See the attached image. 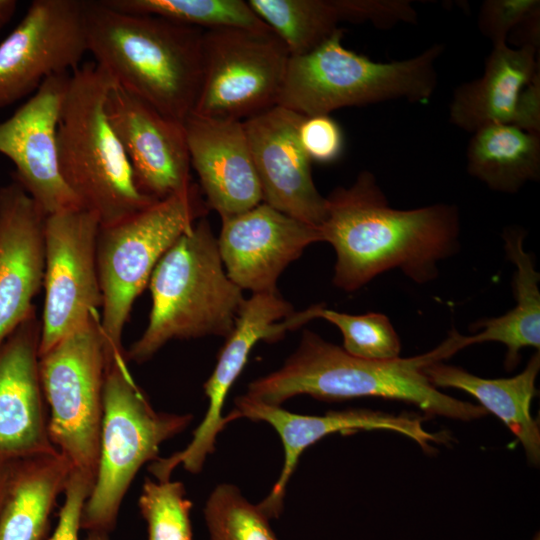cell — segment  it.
I'll list each match as a JSON object with an SVG mask.
<instances>
[{"instance_id": "obj_1", "label": "cell", "mask_w": 540, "mask_h": 540, "mask_svg": "<svg viewBox=\"0 0 540 540\" xmlns=\"http://www.w3.org/2000/svg\"><path fill=\"white\" fill-rule=\"evenodd\" d=\"M319 229L336 253L333 284L353 292L394 269L419 284L434 280L438 262L458 250L460 219L455 205L392 208L374 174L362 171L326 197Z\"/></svg>"}, {"instance_id": "obj_2", "label": "cell", "mask_w": 540, "mask_h": 540, "mask_svg": "<svg viewBox=\"0 0 540 540\" xmlns=\"http://www.w3.org/2000/svg\"><path fill=\"white\" fill-rule=\"evenodd\" d=\"M464 348L463 335L453 329L447 339L424 354L367 360L304 330L294 353L278 370L250 382L246 395L271 405L301 394L324 401L376 397L413 404L426 415L470 421L488 412L442 393L425 373L427 366Z\"/></svg>"}, {"instance_id": "obj_3", "label": "cell", "mask_w": 540, "mask_h": 540, "mask_svg": "<svg viewBox=\"0 0 540 540\" xmlns=\"http://www.w3.org/2000/svg\"><path fill=\"white\" fill-rule=\"evenodd\" d=\"M204 30L86 0L87 51L121 87L184 122L202 79Z\"/></svg>"}, {"instance_id": "obj_4", "label": "cell", "mask_w": 540, "mask_h": 540, "mask_svg": "<svg viewBox=\"0 0 540 540\" xmlns=\"http://www.w3.org/2000/svg\"><path fill=\"white\" fill-rule=\"evenodd\" d=\"M152 297L142 335L125 351L143 363L176 339L226 338L245 302L243 290L227 276L217 238L199 219L162 256L148 282Z\"/></svg>"}, {"instance_id": "obj_5", "label": "cell", "mask_w": 540, "mask_h": 540, "mask_svg": "<svg viewBox=\"0 0 540 540\" xmlns=\"http://www.w3.org/2000/svg\"><path fill=\"white\" fill-rule=\"evenodd\" d=\"M113 83L94 61L73 70L57 126L60 173L81 207L96 214L100 225L118 222L158 201L137 189L107 117Z\"/></svg>"}, {"instance_id": "obj_6", "label": "cell", "mask_w": 540, "mask_h": 540, "mask_svg": "<svg viewBox=\"0 0 540 540\" xmlns=\"http://www.w3.org/2000/svg\"><path fill=\"white\" fill-rule=\"evenodd\" d=\"M342 38L338 28L309 53L290 56L278 106L309 117L402 98L424 103L433 95L441 44L405 60L376 62L347 49Z\"/></svg>"}, {"instance_id": "obj_7", "label": "cell", "mask_w": 540, "mask_h": 540, "mask_svg": "<svg viewBox=\"0 0 540 540\" xmlns=\"http://www.w3.org/2000/svg\"><path fill=\"white\" fill-rule=\"evenodd\" d=\"M193 416L156 411L136 384L125 352L106 367L97 475L86 500L81 527L108 533L140 468L159 458L162 443L183 432Z\"/></svg>"}, {"instance_id": "obj_8", "label": "cell", "mask_w": 540, "mask_h": 540, "mask_svg": "<svg viewBox=\"0 0 540 540\" xmlns=\"http://www.w3.org/2000/svg\"><path fill=\"white\" fill-rule=\"evenodd\" d=\"M209 207L197 184L110 225H100L96 256L100 326L108 360L124 353L122 334L136 298L157 263Z\"/></svg>"}, {"instance_id": "obj_9", "label": "cell", "mask_w": 540, "mask_h": 540, "mask_svg": "<svg viewBox=\"0 0 540 540\" xmlns=\"http://www.w3.org/2000/svg\"><path fill=\"white\" fill-rule=\"evenodd\" d=\"M107 363L100 316L39 356L50 440L73 470L93 482L99 462Z\"/></svg>"}, {"instance_id": "obj_10", "label": "cell", "mask_w": 540, "mask_h": 540, "mask_svg": "<svg viewBox=\"0 0 540 540\" xmlns=\"http://www.w3.org/2000/svg\"><path fill=\"white\" fill-rule=\"evenodd\" d=\"M290 54L272 30H204L198 116L245 121L274 106Z\"/></svg>"}, {"instance_id": "obj_11", "label": "cell", "mask_w": 540, "mask_h": 540, "mask_svg": "<svg viewBox=\"0 0 540 540\" xmlns=\"http://www.w3.org/2000/svg\"><path fill=\"white\" fill-rule=\"evenodd\" d=\"M99 227L97 215L83 208L46 216L39 356L100 316Z\"/></svg>"}, {"instance_id": "obj_12", "label": "cell", "mask_w": 540, "mask_h": 540, "mask_svg": "<svg viewBox=\"0 0 540 540\" xmlns=\"http://www.w3.org/2000/svg\"><path fill=\"white\" fill-rule=\"evenodd\" d=\"M86 0H34L0 43V108L34 94L50 76L80 66Z\"/></svg>"}, {"instance_id": "obj_13", "label": "cell", "mask_w": 540, "mask_h": 540, "mask_svg": "<svg viewBox=\"0 0 540 540\" xmlns=\"http://www.w3.org/2000/svg\"><path fill=\"white\" fill-rule=\"evenodd\" d=\"M294 312L279 292L253 293L245 299L232 331L225 338L216 366L204 384L208 398L205 416L184 449L151 464L150 470L156 478L170 479L179 465L190 473L202 470L207 457L215 451L218 434L228 424L222 413L225 400L252 348L262 340L279 341L286 332L297 329Z\"/></svg>"}, {"instance_id": "obj_14", "label": "cell", "mask_w": 540, "mask_h": 540, "mask_svg": "<svg viewBox=\"0 0 540 540\" xmlns=\"http://www.w3.org/2000/svg\"><path fill=\"white\" fill-rule=\"evenodd\" d=\"M234 402V409L225 415L228 424L239 418L266 422L276 430L283 444L281 473L270 493L257 504L269 519H276L281 514L288 482L302 453L327 435L388 430L409 437L428 453L434 451L433 444H445L452 439L447 432H428L423 427V418L415 414L396 415L368 409H349L318 416L301 415L291 413L279 405L258 401L246 394L235 398Z\"/></svg>"}, {"instance_id": "obj_15", "label": "cell", "mask_w": 540, "mask_h": 540, "mask_svg": "<svg viewBox=\"0 0 540 540\" xmlns=\"http://www.w3.org/2000/svg\"><path fill=\"white\" fill-rule=\"evenodd\" d=\"M71 72L47 78L9 118L0 122V154L46 216L82 208L59 169L57 126Z\"/></svg>"}, {"instance_id": "obj_16", "label": "cell", "mask_w": 540, "mask_h": 540, "mask_svg": "<svg viewBox=\"0 0 540 540\" xmlns=\"http://www.w3.org/2000/svg\"><path fill=\"white\" fill-rule=\"evenodd\" d=\"M106 113L143 195L162 200L192 186L184 122L164 116L115 81Z\"/></svg>"}, {"instance_id": "obj_17", "label": "cell", "mask_w": 540, "mask_h": 540, "mask_svg": "<svg viewBox=\"0 0 540 540\" xmlns=\"http://www.w3.org/2000/svg\"><path fill=\"white\" fill-rule=\"evenodd\" d=\"M322 235L316 226L261 202L222 219L218 250L227 276L242 290L278 292L285 268Z\"/></svg>"}, {"instance_id": "obj_18", "label": "cell", "mask_w": 540, "mask_h": 540, "mask_svg": "<svg viewBox=\"0 0 540 540\" xmlns=\"http://www.w3.org/2000/svg\"><path fill=\"white\" fill-rule=\"evenodd\" d=\"M537 48L532 44L493 46L483 75L454 91L450 122L470 133L492 124H514L540 133Z\"/></svg>"}, {"instance_id": "obj_19", "label": "cell", "mask_w": 540, "mask_h": 540, "mask_svg": "<svg viewBox=\"0 0 540 540\" xmlns=\"http://www.w3.org/2000/svg\"><path fill=\"white\" fill-rule=\"evenodd\" d=\"M302 116L274 106L243 121L263 202L278 211L320 227L326 197L315 186L311 160L298 139Z\"/></svg>"}, {"instance_id": "obj_20", "label": "cell", "mask_w": 540, "mask_h": 540, "mask_svg": "<svg viewBox=\"0 0 540 540\" xmlns=\"http://www.w3.org/2000/svg\"><path fill=\"white\" fill-rule=\"evenodd\" d=\"M41 322L35 310L0 344V459L58 452L48 432L39 373Z\"/></svg>"}, {"instance_id": "obj_21", "label": "cell", "mask_w": 540, "mask_h": 540, "mask_svg": "<svg viewBox=\"0 0 540 540\" xmlns=\"http://www.w3.org/2000/svg\"><path fill=\"white\" fill-rule=\"evenodd\" d=\"M46 215L13 180L0 188V344L35 310Z\"/></svg>"}, {"instance_id": "obj_22", "label": "cell", "mask_w": 540, "mask_h": 540, "mask_svg": "<svg viewBox=\"0 0 540 540\" xmlns=\"http://www.w3.org/2000/svg\"><path fill=\"white\" fill-rule=\"evenodd\" d=\"M191 166L221 219L263 202L243 122L190 114L184 121Z\"/></svg>"}, {"instance_id": "obj_23", "label": "cell", "mask_w": 540, "mask_h": 540, "mask_svg": "<svg viewBox=\"0 0 540 540\" xmlns=\"http://www.w3.org/2000/svg\"><path fill=\"white\" fill-rule=\"evenodd\" d=\"M540 370V351L537 350L524 370L516 376L485 379L463 368L437 362L425 368L431 383L437 387L456 388L475 397L487 412L500 418L521 442L527 460L540 462V429L530 412L536 395L535 382Z\"/></svg>"}, {"instance_id": "obj_24", "label": "cell", "mask_w": 540, "mask_h": 540, "mask_svg": "<svg viewBox=\"0 0 540 540\" xmlns=\"http://www.w3.org/2000/svg\"><path fill=\"white\" fill-rule=\"evenodd\" d=\"M72 470L59 452L17 460L0 508V540H46Z\"/></svg>"}, {"instance_id": "obj_25", "label": "cell", "mask_w": 540, "mask_h": 540, "mask_svg": "<svg viewBox=\"0 0 540 540\" xmlns=\"http://www.w3.org/2000/svg\"><path fill=\"white\" fill-rule=\"evenodd\" d=\"M525 236L523 229L515 227L506 228L502 235L506 255L516 267L513 277L515 307L502 316L479 320L472 328H482L481 332L463 335L465 348L483 342L504 344L507 370L518 365L523 348L540 349V274L531 255L524 250Z\"/></svg>"}, {"instance_id": "obj_26", "label": "cell", "mask_w": 540, "mask_h": 540, "mask_svg": "<svg viewBox=\"0 0 540 540\" xmlns=\"http://www.w3.org/2000/svg\"><path fill=\"white\" fill-rule=\"evenodd\" d=\"M470 175L494 191L515 193L540 177V135L514 124H492L472 133Z\"/></svg>"}, {"instance_id": "obj_27", "label": "cell", "mask_w": 540, "mask_h": 540, "mask_svg": "<svg viewBox=\"0 0 540 540\" xmlns=\"http://www.w3.org/2000/svg\"><path fill=\"white\" fill-rule=\"evenodd\" d=\"M255 14L283 42L290 56L309 53L339 27L357 23L355 0H249Z\"/></svg>"}, {"instance_id": "obj_28", "label": "cell", "mask_w": 540, "mask_h": 540, "mask_svg": "<svg viewBox=\"0 0 540 540\" xmlns=\"http://www.w3.org/2000/svg\"><path fill=\"white\" fill-rule=\"evenodd\" d=\"M114 9L158 16L202 30L238 27L271 30L243 0H104Z\"/></svg>"}, {"instance_id": "obj_29", "label": "cell", "mask_w": 540, "mask_h": 540, "mask_svg": "<svg viewBox=\"0 0 540 540\" xmlns=\"http://www.w3.org/2000/svg\"><path fill=\"white\" fill-rule=\"evenodd\" d=\"M204 516L211 540H279L269 518L232 484L215 487Z\"/></svg>"}, {"instance_id": "obj_30", "label": "cell", "mask_w": 540, "mask_h": 540, "mask_svg": "<svg viewBox=\"0 0 540 540\" xmlns=\"http://www.w3.org/2000/svg\"><path fill=\"white\" fill-rule=\"evenodd\" d=\"M314 317L335 325L343 337V349L350 355L367 360L399 358L401 342L389 318L376 312L353 315L314 305Z\"/></svg>"}, {"instance_id": "obj_31", "label": "cell", "mask_w": 540, "mask_h": 540, "mask_svg": "<svg viewBox=\"0 0 540 540\" xmlns=\"http://www.w3.org/2000/svg\"><path fill=\"white\" fill-rule=\"evenodd\" d=\"M179 481L146 478L138 500L147 523L148 540H192V502Z\"/></svg>"}, {"instance_id": "obj_32", "label": "cell", "mask_w": 540, "mask_h": 540, "mask_svg": "<svg viewBox=\"0 0 540 540\" xmlns=\"http://www.w3.org/2000/svg\"><path fill=\"white\" fill-rule=\"evenodd\" d=\"M539 0H486L478 15L480 32L493 46L507 43L513 30L539 22Z\"/></svg>"}, {"instance_id": "obj_33", "label": "cell", "mask_w": 540, "mask_h": 540, "mask_svg": "<svg viewBox=\"0 0 540 540\" xmlns=\"http://www.w3.org/2000/svg\"><path fill=\"white\" fill-rule=\"evenodd\" d=\"M298 139L311 162H334L344 149L342 129L329 115L303 117L298 128Z\"/></svg>"}, {"instance_id": "obj_34", "label": "cell", "mask_w": 540, "mask_h": 540, "mask_svg": "<svg viewBox=\"0 0 540 540\" xmlns=\"http://www.w3.org/2000/svg\"><path fill=\"white\" fill-rule=\"evenodd\" d=\"M94 482L82 473L72 470L64 490V502L58 522L48 540H79L82 513Z\"/></svg>"}, {"instance_id": "obj_35", "label": "cell", "mask_w": 540, "mask_h": 540, "mask_svg": "<svg viewBox=\"0 0 540 540\" xmlns=\"http://www.w3.org/2000/svg\"><path fill=\"white\" fill-rule=\"evenodd\" d=\"M16 461L0 459V508Z\"/></svg>"}, {"instance_id": "obj_36", "label": "cell", "mask_w": 540, "mask_h": 540, "mask_svg": "<svg viewBox=\"0 0 540 540\" xmlns=\"http://www.w3.org/2000/svg\"><path fill=\"white\" fill-rule=\"evenodd\" d=\"M17 1L0 0V31L11 21L17 9Z\"/></svg>"}, {"instance_id": "obj_37", "label": "cell", "mask_w": 540, "mask_h": 540, "mask_svg": "<svg viewBox=\"0 0 540 540\" xmlns=\"http://www.w3.org/2000/svg\"><path fill=\"white\" fill-rule=\"evenodd\" d=\"M87 540H110V539L108 537V533L91 531V532H88Z\"/></svg>"}, {"instance_id": "obj_38", "label": "cell", "mask_w": 540, "mask_h": 540, "mask_svg": "<svg viewBox=\"0 0 540 540\" xmlns=\"http://www.w3.org/2000/svg\"><path fill=\"white\" fill-rule=\"evenodd\" d=\"M533 540H539V536L535 537Z\"/></svg>"}]
</instances>
